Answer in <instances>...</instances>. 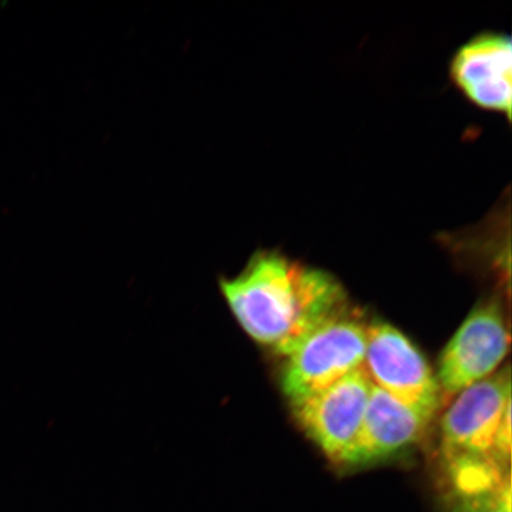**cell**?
<instances>
[{
	"label": "cell",
	"mask_w": 512,
	"mask_h": 512,
	"mask_svg": "<svg viewBox=\"0 0 512 512\" xmlns=\"http://www.w3.org/2000/svg\"><path fill=\"white\" fill-rule=\"evenodd\" d=\"M221 288L242 329L285 357L320 325L349 310L335 277L274 251L256 253Z\"/></svg>",
	"instance_id": "6da1fadb"
},
{
	"label": "cell",
	"mask_w": 512,
	"mask_h": 512,
	"mask_svg": "<svg viewBox=\"0 0 512 512\" xmlns=\"http://www.w3.org/2000/svg\"><path fill=\"white\" fill-rule=\"evenodd\" d=\"M368 325L348 310L307 336L288 355L281 384L291 403L322 392L363 367Z\"/></svg>",
	"instance_id": "7a4b0ae2"
},
{
	"label": "cell",
	"mask_w": 512,
	"mask_h": 512,
	"mask_svg": "<svg viewBox=\"0 0 512 512\" xmlns=\"http://www.w3.org/2000/svg\"><path fill=\"white\" fill-rule=\"evenodd\" d=\"M364 369L375 386L433 418L441 403L437 377L415 345L387 323L368 325Z\"/></svg>",
	"instance_id": "3957f363"
},
{
	"label": "cell",
	"mask_w": 512,
	"mask_h": 512,
	"mask_svg": "<svg viewBox=\"0 0 512 512\" xmlns=\"http://www.w3.org/2000/svg\"><path fill=\"white\" fill-rule=\"evenodd\" d=\"M371 384L361 367L322 392L292 402L294 415L326 457L344 465L361 430Z\"/></svg>",
	"instance_id": "277c9868"
},
{
	"label": "cell",
	"mask_w": 512,
	"mask_h": 512,
	"mask_svg": "<svg viewBox=\"0 0 512 512\" xmlns=\"http://www.w3.org/2000/svg\"><path fill=\"white\" fill-rule=\"evenodd\" d=\"M509 331L501 305L476 307L448 342L440 357L437 380L441 396L457 395L488 379L509 350Z\"/></svg>",
	"instance_id": "5b68a950"
},
{
	"label": "cell",
	"mask_w": 512,
	"mask_h": 512,
	"mask_svg": "<svg viewBox=\"0 0 512 512\" xmlns=\"http://www.w3.org/2000/svg\"><path fill=\"white\" fill-rule=\"evenodd\" d=\"M510 403L509 368L457 394L441 419L444 459L491 457L499 422Z\"/></svg>",
	"instance_id": "8992f818"
},
{
	"label": "cell",
	"mask_w": 512,
	"mask_h": 512,
	"mask_svg": "<svg viewBox=\"0 0 512 512\" xmlns=\"http://www.w3.org/2000/svg\"><path fill=\"white\" fill-rule=\"evenodd\" d=\"M451 78L473 104L503 113L511 120L512 43L509 35L485 31L470 38L453 55Z\"/></svg>",
	"instance_id": "52a82bcc"
},
{
	"label": "cell",
	"mask_w": 512,
	"mask_h": 512,
	"mask_svg": "<svg viewBox=\"0 0 512 512\" xmlns=\"http://www.w3.org/2000/svg\"><path fill=\"white\" fill-rule=\"evenodd\" d=\"M431 420L371 384L361 430L344 465H367L406 450L419 441Z\"/></svg>",
	"instance_id": "ba28073f"
}]
</instances>
